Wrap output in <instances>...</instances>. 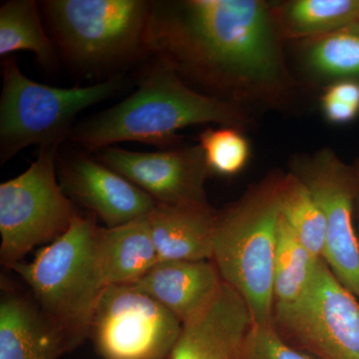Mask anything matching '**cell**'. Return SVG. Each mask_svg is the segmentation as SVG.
I'll return each instance as SVG.
<instances>
[{"label":"cell","mask_w":359,"mask_h":359,"mask_svg":"<svg viewBox=\"0 0 359 359\" xmlns=\"http://www.w3.org/2000/svg\"><path fill=\"white\" fill-rule=\"evenodd\" d=\"M145 48L214 88H269L282 76L269 6L259 0L152 1Z\"/></svg>","instance_id":"obj_1"},{"label":"cell","mask_w":359,"mask_h":359,"mask_svg":"<svg viewBox=\"0 0 359 359\" xmlns=\"http://www.w3.org/2000/svg\"><path fill=\"white\" fill-rule=\"evenodd\" d=\"M154 60L134 93L75 124L68 140L95 152L120 142L164 146L186 127L208 123L231 126L242 122L243 116L235 106L196 92L168 63Z\"/></svg>","instance_id":"obj_2"},{"label":"cell","mask_w":359,"mask_h":359,"mask_svg":"<svg viewBox=\"0 0 359 359\" xmlns=\"http://www.w3.org/2000/svg\"><path fill=\"white\" fill-rule=\"evenodd\" d=\"M99 230L95 215L77 214L69 229L42 248L32 262L9 266L29 287L33 299L60 330L70 351L90 337L97 304L106 287Z\"/></svg>","instance_id":"obj_3"},{"label":"cell","mask_w":359,"mask_h":359,"mask_svg":"<svg viewBox=\"0 0 359 359\" xmlns=\"http://www.w3.org/2000/svg\"><path fill=\"white\" fill-rule=\"evenodd\" d=\"M280 183L264 182L219 214L215 233L212 262L247 304L254 325L273 323Z\"/></svg>","instance_id":"obj_4"},{"label":"cell","mask_w":359,"mask_h":359,"mask_svg":"<svg viewBox=\"0 0 359 359\" xmlns=\"http://www.w3.org/2000/svg\"><path fill=\"white\" fill-rule=\"evenodd\" d=\"M39 6L61 55L82 72H107L147 55L152 1L46 0Z\"/></svg>","instance_id":"obj_5"},{"label":"cell","mask_w":359,"mask_h":359,"mask_svg":"<svg viewBox=\"0 0 359 359\" xmlns=\"http://www.w3.org/2000/svg\"><path fill=\"white\" fill-rule=\"evenodd\" d=\"M15 56L2 62L0 98V164L33 145L60 146L69 139L76 116L115 96L126 82L121 74L98 84L58 88L33 81Z\"/></svg>","instance_id":"obj_6"},{"label":"cell","mask_w":359,"mask_h":359,"mask_svg":"<svg viewBox=\"0 0 359 359\" xmlns=\"http://www.w3.org/2000/svg\"><path fill=\"white\" fill-rule=\"evenodd\" d=\"M58 148L40 147L25 172L0 185V261L6 268L63 235L78 214L57 180Z\"/></svg>","instance_id":"obj_7"},{"label":"cell","mask_w":359,"mask_h":359,"mask_svg":"<svg viewBox=\"0 0 359 359\" xmlns=\"http://www.w3.org/2000/svg\"><path fill=\"white\" fill-rule=\"evenodd\" d=\"M273 323L318 359H359V301L318 259L309 289L299 301L275 306Z\"/></svg>","instance_id":"obj_8"},{"label":"cell","mask_w":359,"mask_h":359,"mask_svg":"<svg viewBox=\"0 0 359 359\" xmlns=\"http://www.w3.org/2000/svg\"><path fill=\"white\" fill-rule=\"evenodd\" d=\"M183 323L134 285H108L90 337L102 359H168Z\"/></svg>","instance_id":"obj_9"},{"label":"cell","mask_w":359,"mask_h":359,"mask_svg":"<svg viewBox=\"0 0 359 359\" xmlns=\"http://www.w3.org/2000/svg\"><path fill=\"white\" fill-rule=\"evenodd\" d=\"M320 203L327 221L323 259L344 287L359 301V238L353 223L359 181L334 153L323 150L304 161L294 173Z\"/></svg>","instance_id":"obj_10"},{"label":"cell","mask_w":359,"mask_h":359,"mask_svg":"<svg viewBox=\"0 0 359 359\" xmlns=\"http://www.w3.org/2000/svg\"><path fill=\"white\" fill-rule=\"evenodd\" d=\"M96 159L158 204L207 203L205 181L209 168L200 145L158 152H135L112 146L97 151Z\"/></svg>","instance_id":"obj_11"},{"label":"cell","mask_w":359,"mask_h":359,"mask_svg":"<svg viewBox=\"0 0 359 359\" xmlns=\"http://www.w3.org/2000/svg\"><path fill=\"white\" fill-rule=\"evenodd\" d=\"M59 182L66 195L99 217L107 228L148 216L157 205L128 179L86 155L73 156L62 162Z\"/></svg>","instance_id":"obj_12"},{"label":"cell","mask_w":359,"mask_h":359,"mask_svg":"<svg viewBox=\"0 0 359 359\" xmlns=\"http://www.w3.org/2000/svg\"><path fill=\"white\" fill-rule=\"evenodd\" d=\"M252 325L244 299L223 283L209 306L183 323L168 359H242Z\"/></svg>","instance_id":"obj_13"},{"label":"cell","mask_w":359,"mask_h":359,"mask_svg":"<svg viewBox=\"0 0 359 359\" xmlns=\"http://www.w3.org/2000/svg\"><path fill=\"white\" fill-rule=\"evenodd\" d=\"M69 351L65 337L32 295L18 292L2 280L0 359H58Z\"/></svg>","instance_id":"obj_14"},{"label":"cell","mask_w":359,"mask_h":359,"mask_svg":"<svg viewBox=\"0 0 359 359\" xmlns=\"http://www.w3.org/2000/svg\"><path fill=\"white\" fill-rule=\"evenodd\" d=\"M218 215L208 203H157L147 219L160 262L212 261Z\"/></svg>","instance_id":"obj_15"},{"label":"cell","mask_w":359,"mask_h":359,"mask_svg":"<svg viewBox=\"0 0 359 359\" xmlns=\"http://www.w3.org/2000/svg\"><path fill=\"white\" fill-rule=\"evenodd\" d=\"M223 283L212 261H170L159 262L133 285L184 323L209 306Z\"/></svg>","instance_id":"obj_16"},{"label":"cell","mask_w":359,"mask_h":359,"mask_svg":"<svg viewBox=\"0 0 359 359\" xmlns=\"http://www.w3.org/2000/svg\"><path fill=\"white\" fill-rule=\"evenodd\" d=\"M99 254L106 287L133 285L160 262L147 216L115 228H100Z\"/></svg>","instance_id":"obj_17"},{"label":"cell","mask_w":359,"mask_h":359,"mask_svg":"<svg viewBox=\"0 0 359 359\" xmlns=\"http://www.w3.org/2000/svg\"><path fill=\"white\" fill-rule=\"evenodd\" d=\"M34 0H9L0 7V55L11 56L14 52L30 51L42 67L57 68L55 45L45 32Z\"/></svg>","instance_id":"obj_18"},{"label":"cell","mask_w":359,"mask_h":359,"mask_svg":"<svg viewBox=\"0 0 359 359\" xmlns=\"http://www.w3.org/2000/svg\"><path fill=\"white\" fill-rule=\"evenodd\" d=\"M280 217L294 235L318 259L327 245V221L320 203L301 178L292 173L280 179Z\"/></svg>","instance_id":"obj_19"},{"label":"cell","mask_w":359,"mask_h":359,"mask_svg":"<svg viewBox=\"0 0 359 359\" xmlns=\"http://www.w3.org/2000/svg\"><path fill=\"white\" fill-rule=\"evenodd\" d=\"M318 259L280 217L273 268L275 306H287L301 299L313 280Z\"/></svg>","instance_id":"obj_20"},{"label":"cell","mask_w":359,"mask_h":359,"mask_svg":"<svg viewBox=\"0 0 359 359\" xmlns=\"http://www.w3.org/2000/svg\"><path fill=\"white\" fill-rule=\"evenodd\" d=\"M285 26L299 36H320L359 21V0H297L283 11Z\"/></svg>","instance_id":"obj_21"},{"label":"cell","mask_w":359,"mask_h":359,"mask_svg":"<svg viewBox=\"0 0 359 359\" xmlns=\"http://www.w3.org/2000/svg\"><path fill=\"white\" fill-rule=\"evenodd\" d=\"M308 62L325 76L359 78V21L316 36L308 50Z\"/></svg>","instance_id":"obj_22"},{"label":"cell","mask_w":359,"mask_h":359,"mask_svg":"<svg viewBox=\"0 0 359 359\" xmlns=\"http://www.w3.org/2000/svg\"><path fill=\"white\" fill-rule=\"evenodd\" d=\"M200 146L209 171L222 176L238 174L249 159L248 141L231 127L205 130L201 134Z\"/></svg>","instance_id":"obj_23"},{"label":"cell","mask_w":359,"mask_h":359,"mask_svg":"<svg viewBox=\"0 0 359 359\" xmlns=\"http://www.w3.org/2000/svg\"><path fill=\"white\" fill-rule=\"evenodd\" d=\"M242 359H316L290 346L273 323L252 325L245 339Z\"/></svg>","instance_id":"obj_24"},{"label":"cell","mask_w":359,"mask_h":359,"mask_svg":"<svg viewBox=\"0 0 359 359\" xmlns=\"http://www.w3.org/2000/svg\"><path fill=\"white\" fill-rule=\"evenodd\" d=\"M325 115L330 122L346 124L359 114V82L342 80L332 85L323 98Z\"/></svg>","instance_id":"obj_25"},{"label":"cell","mask_w":359,"mask_h":359,"mask_svg":"<svg viewBox=\"0 0 359 359\" xmlns=\"http://www.w3.org/2000/svg\"><path fill=\"white\" fill-rule=\"evenodd\" d=\"M355 174H356V177H358V179L359 181V164H358V168H356Z\"/></svg>","instance_id":"obj_26"},{"label":"cell","mask_w":359,"mask_h":359,"mask_svg":"<svg viewBox=\"0 0 359 359\" xmlns=\"http://www.w3.org/2000/svg\"><path fill=\"white\" fill-rule=\"evenodd\" d=\"M358 212H359V196H358Z\"/></svg>","instance_id":"obj_27"}]
</instances>
